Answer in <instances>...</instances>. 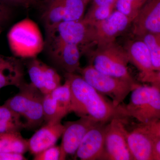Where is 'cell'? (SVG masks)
<instances>
[{
	"instance_id": "277c9868",
	"label": "cell",
	"mask_w": 160,
	"mask_h": 160,
	"mask_svg": "<svg viewBox=\"0 0 160 160\" xmlns=\"http://www.w3.org/2000/svg\"><path fill=\"white\" fill-rule=\"evenodd\" d=\"M126 50L115 42L97 45L89 55V64L98 71L114 77L135 82L129 72Z\"/></svg>"
},
{
	"instance_id": "2e32d148",
	"label": "cell",
	"mask_w": 160,
	"mask_h": 160,
	"mask_svg": "<svg viewBox=\"0 0 160 160\" xmlns=\"http://www.w3.org/2000/svg\"><path fill=\"white\" fill-rule=\"evenodd\" d=\"M124 49L129 62L140 71L139 76L154 71L149 48L142 40L138 38L137 40L130 41L126 44Z\"/></svg>"
},
{
	"instance_id": "d590c367",
	"label": "cell",
	"mask_w": 160,
	"mask_h": 160,
	"mask_svg": "<svg viewBox=\"0 0 160 160\" xmlns=\"http://www.w3.org/2000/svg\"><path fill=\"white\" fill-rule=\"evenodd\" d=\"M92 5L94 6H109L115 5L116 0H92Z\"/></svg>"
},
{
	"instance_id": "6da1fadb",
	"label": "cell",
	"mask_w": 160,
	"mask_h": 160,
	"mask_svg": "<svg viewBox=\"0 0 160 160\" xmlns=\"http://www.w3.org/2000/svg\"><path fill=\"white\" fill-rule=\"evenodd\" d=\"M64 76L71 89L70 112L101 123H108L115 118H125L121 105L115 107L80 75L65 72Z\"/></svg>"
},
{
	"instance_id": "5b68a950",
	"label": "cell",
	"mask_w": 160,
	"mask_h": 160,
	"mask_svg": "<svg viewBox=\"0 0 160 160\" xmlns=\"http://www.w3.org/2000/svg\"><path fill=\"white\" fill-rule=\"evenodd\" d=\"M78 72L101 94L111 98L113 105L116 107L122 105L127 96L139 85L136 82L104 74L90 65L80 68Z\"/></svg>"
},
{
	"instance_id": "603a6c76",
	"label": "cell",
	"mask_w": 160,
	"mask_h": 160,
	"mask_svg": "<svg viewBox=\"0 0 160 160\" xmlns=\"http://www.w3.org/2000/svg\"><path fill=\"white\" fill-rule=\"evenodd\" d=\"M149 48L154 71H160V34L148 33L138 37Z\"/></svg>"
},
{
	"instance_id": "cb8c5ba5",
	"label": "cell",
	"mask_w": 160,
	"mask_h": 160,
	"mask_svg": "<svg viewBox=\"0 0 160 160\" xmlns=\"http://www.w3.org/2000/svg\"><path fill=\"white\" fill-rule=\"evenodd\" d=\"M0 72L24 79L22 63L16 58L0 55Z\"/></svg>"
},
{
	"instance_id": "ac0fdd59",
	"label": "cell",
	"mask_w": 160,
	"mask_h": 160,
	"mask_svg": "<svg viewBox=\"0 0 160 160\" xmlns=\"http://www.w3.org/2000/svg\"><path fill=\"white\" fill-rule=\"evenodd\" d=\"M46 4L42 15L47 40L52 37L57 28L64 20L65 5L63 0H45Z\"/></svg>"
},
{
	"instance_id": "3957f363",
	"label": "cell",
	"mask_w": 160,
	"mask_h": 160,
	"mask_svg": "<svg viewBox=\"0 0 160 160\" xmlns=\"http://www.w3.org/2000/svg\"><path fill=\"white\" fill-rule=\"evenodd\" d=\"M7 38L12 54L21 58H36L45 46L39 28L28 18L13 25L8 32Z\"/></svg>"
},
{
	"instance_id": "83f0119b",
	"label": "cell",
	"mask_w": 160,
	"mask_h": 160,
	"mask_svg": "<svg viewBox=\"0 0 160 160\" xmlns=\"http://www.w3.org/2000/svg\"><path fill=\"white\" fill-rule=\"evenodd\" d=\"M61 155L60 146H51L34 156V160H59Z\"/></svg>"
},
{
	"instance_id": "ba28073f",
	"label": "cell",
	"mask_w": 160,
	"mask_h": 160,
	"mask_svg": "<svg viewBox=\"0 0 160 160\" xmlns=\"http://www.w3.org/2000/svg\"><path fill=\"white\" fill-rule=\"evenodd\" d=\"M131 23L129 18L122 12L113 11L106 19L90 25L92 44L97 46L115 42L116 38Z\"/></svg>"
},
{
	"instance_id": "7402d4cb",
	"label": "cell",
	"mask_w": 160,
	"mask_h": 160,
	"mask_svg": "<svg viewBox=\"0 0 160 160\" xmlns=\"http://www.w3.org/2000/svg\"><path fill=\"white\" fill-rule=\"evenodd\" d=\"M158 120H160V90L152 86L150 99L140 123L149 122Z\"/></svg>"
},
{
	"instance_id": "8992f818",
	"label": "cell",
	"mask_w": 160,
	"mask_h": 160,
	"mask_svg": "<svg viewBox=\"0 0 160 160\" xmlns=\"http://www.w3.org/2000/svg\"><path fill=\"white\" fill-rule=\"evenodd\" d=\"M124 122L123 118H115L106 124L104 160H133L127 144Z\"/></svg>"
},
{
	"instance_id": "4fadbf2b",
	"label": "cell",
	"mask_w": 160,
	"mask_h": 160,
	"mask_svg": "<svg viewBox=\"0 0 160 160\" xmlns=\"http://www.w3.org/2000/svg\"><path fill=\"white\" fill-rule=\"evenodd\" d=\"M54 35L66 42L78 46L92 43L91 26L85 22L83 19L63 21L58 26Z\"/></svg>"
},
{
	"instance_id": "e0dca14e",
	"label": "cell",
	"mask_w": 160,
	"mask_h": 160,
	"mask_svg": "<svg viewBox=\"0 0 160 160\" xmlns=\"http://www.w3.org/2000/svg\"><path fill=\"white\" fill-rule=\"evenodd\" d=\"M152 86L138 85L132 91L130 101L126 105H121L125 117H131L142 122L143 114L150 99Z\"/></svg>"
},
{
	"instance_id": "9a60e30c",
	"label": "cell",
	"mask_w": 160,
	"mask_h": 160,
	"mask_svg": "<svg viewBox=\"0 0 160 160\" xmlns=\"http://www.w3.org/2000/svg\"><path fill=\"white\" fill-rule=\"evenodd\" d=\"M128 147L133 160H154V140L148 132L136 126L126 131Z\"/></svg>"
},
{
	"instance_id": "9c48e42d",
	"label": "cell",
	"mask_w": 160,
	"mask_h": 160,
	"mask_svg": "<svg viewBox=\"0 0 160 160\" xmlns=\"http://www.w3.org/2000/svg\"><path fill=\"white\" fill-rule=\"evenodd\" d=\"M98 123L86 117H80L76 121L66 122L60 146L59 160H66L68 156L75 154L87 132Z\"/></svg>"
},
{
	"instance_id": "5bb4252c",
	"label": "cell",
	"mask_w": 160,
	"mask_h": 160,
	"mask_svg": "<svg viewBox=\"0 0 160 160\" xmlns=\"http://www.w3.org/2000/svg\"><path fill=\"white\" fill-rule=\"evenodd\" d=\"M65 126L61 122L46 123L28 139V151L33 155L55 145L62 137Z\"/></svg>"
},
{
	"instance_id": "4316f807",
	"label": "cell",
	"mask_w": 160,
	"mask_h": 160,
	"mask_svg": "<svg viewBox=\"0 0 160 160\" xmlns=\"http://www.w3.org/2000/svg\"><path fill=\"white\" fill-rule=\"evenodd\" d=\"M146 0H116L115 9L129 18L132 22Z\"/></svg>"
},
{
	"instance_id": "836d02e7",
	"label": "cell",
	"mask_w": 160,
	"mask_h": 160,
	"mask_svg": "<svg viewBox=\"0 0 160 160\" xmlns=\"http://www.w3.org/2000/svg\"><path fill=\"white\" fill-rule=\"evenodd\" d=\"M27 160L22 153L8 152H0V160Z\"/></svg>"
},
{
	"instance_id": "1f68e13d",
	"label": "cell",
	"mask_w": 160,
	"mask_h": 160,
	"mask_svg": "<svg viewBox=\"0 0 160 160\" xmlns=\"http://www.w3.org/2000/svg\"><path fill=\"white\" fill-rule=\"evenodd\" d=\"M0 3L9 7L17 6L29 8L38 4L34 0H0Z\"/></svg>"
},
{
	"instance_id": "7a4b0ae2",
	"label": "cell",
	"mask_w": 160,
	"mask_h": 160,
	"mask_svg": "<svg viewBox=\"0 0 160 160\" xmlns=\"http://www.w3.org/2000/svg\"><path fill=\"white\" fill-rule=\"evenodd\" d=\"M18 88V93L6 101L4 105L25 119L26 129H37L44 121L45 95L31 82H25Z\"/></svg>"
},
{
	"instance_id": "d4e9b609",
	"label": "cell",
	"mask_w": 160,
	"mask_h": 160,
	"mask_svg": "<svg viewBox=\"0 0 160 160\" xmlns=\"http://www.w3.org/2000/svg\"><path fill=\"white\" fill-rule=\"evenodd\" d=\"M65 8L64 21H77L83 18L88 3L86 0H63Z\"/></svg>"
},
{
	"instance_id": "e575fe53",
	"label": "cell",
	"mask_w": 160,
	"mask_h": 160,
	"mask_svg": "<svg viewBox=\"0 0 160 160\" xmlns=\"http://www.w3.org/2000/svg\"><path fill=\"white\" fill-rule=\"evenodd\" d=\"M153 138L154 140V160H160V138L154 137Z\"/></svg>"
},
{
	"instance_id": "30bf717a",
	"label": "cell",
	"mask_w": 160,
	"mask_h": 160,
	"mask_svg": "<svg viewBox=\"0 0 160 160\" xmlns=\"http://www.w3.org/2000/svg\"><path fill=\"white\" fill-rule=\"evenodd\" d=\"M107 123H98L89 129L75 153L82 160H104L105 132Z\"/></svg>"
},
{
	"instance_id": "52a82bcc",
	"label": "cell",
	"mask_w": 160,
	"mask_h": 160,
	"mask_svg": "<svg viewBox=\"0 0 160 160\" xmlns=\"http://www.w3.org/2000/svg\"><path fill=\"white\" fill-rule=\"evenodd\" d=\"M52 60L66 73H76L80 68V52L77 45L64 42L56 36L47 40Z\"/></svg>"
},
{
	"instance_id": "44dd1931",
	"label": "cell",
	"mask_w": 160,
	"mask_h": 160,
	"mask_svg": "<svg viewBox=\"0 0 160 160\" xmlns=\"http://www.w3.org/2000/svg\"><path fill=\"white\" fill-rule=\"evenodd\" d=\"M62 85H60L50 92L57 104L60 113L64 118L70 112L71 103V92L70 84L68 80L65 79Z\"/></svg>"
},
{
	"instance_id": "74e56055",
	"label": "cell",
	"mask_w": 160,
	"mask_h": 160,
	"mask_svg": "<svg viewBox=\"0 0 160 160\" xmlns=\"http://www.w3.org/2000/svg\"><path fill=\"white\" fill-rule=\"evenodd\" d=\"M92 1V0H86V2H87V3H88L90 1Z\"/></svg>"
},
{
	"instance_id": "d6a6232c",
	"label": "cell",
	"mask_w": 160,
	"mask_h": 160,
	"mask_svg": "<svg viewBox=\"0 0 160 160\" xmlns=\"http://www.w3.org/2000/svg\"><path fill=\"white\" fill-rule=\"evenodd\" d=\"M11 15L10 7L0 3V34L9 22Z\"/></svg>"
},
{
	"instance_id": "8d00e7d4",
	"label": "cell",
	"mask_w": 160,
	"mask_h": 160,
	"mask_svg": "<svg viewBox=\"0 0 160 160\" xmlns=\"http://www.w3.org/2000/svg\"><path fill=\"white\" fill-rule=\"evenodd\" d=\"M34 1L38 3V2H43V1H45V0H34Z\"/></svg>"
},
{
	"instance_id": "f546056e",
	"label": "cell",
	"mask_w": 160,
	"mask_h": 160,
	"mask_svg": "<svg viewBox=\"0 0 160 160\" xmlns=\"http://www.w3.org/2000/svg\"><path fill=\"white\" fill-rule=\"evenodd\" d=\"M24 79L14 77L0 72V89L6 86H13L18 88L23 82Z\"/></svg>"
},
{
	"instance_id": "4dcf8cb0",
	"label": "cell",
	"mask_w": 160,
	"mask_h": 160,
	"mask_svg": "<svg viewBox=\"0 0 160 160\" xmlns=\"http://www.w3.org/2000/svg\"><path fill=\"white\" fill-rule=\"evenodd\" d=\"M139 79L143 82L149 83L160 90V71H153L150 73L139 76Z\"/></svg>"
},
{
	"instance_id": "ffe728a7",
	"label": "cell",
	"mask_w": 160,
	"mask_h": 160,
	"mask_svg": "<svg viewBox=\"0 0 160 160\" xmlns=\"http://www.w3.org/2000/svg\"><path fill=\"white\" fill-rule=\"evenodd\" d=\"M28 151V140L21 132H10L0 134V152H19L24 154Z\"/></svg>"
},
{
	"instance_id": "d6986e66",
	"label": "cell",
	"mask_w": 160,
	"mask_h": 160,
	"mask_svg": "<svg viewBox=\"0 0 160 160\" xmlns=\"http://www.w3.org/2000/svg\"><path fill=\"white\" fill-rule=\"evenodd\" d=\"M20 115L5 105L0 106V134L10 132H21L26 129L25 122Z\"/></svg>"
},
{
	"instance_id": "484cf974",
	"label": "cell",
	"mask_w": 160,
	"mask_h": 160,
	"mask_svg": "<svg viewBox=\"0 0 160 160\" xmlns=\"http://www.w3.org/2000/svg\"><path fill=\"white\" fill-rule=\"evenodd\" d=\"M115 8V5L98 6L92 5L83 20L89 25H93L109 18Z\"/></svg>"
},
{
	"instance_id": "7c38bea8",
	"label": "cell",
	"mask_w": 160,
	"mask_h": 160,
	"mask_svg": "<svg viewBox=\"0 0 160 160\" xmlns=\"http://www.w3.org/2000/svg\"><path fill=\"white\" fill-rule=\"evenodd\" d=\"M132 23V32L138 37L160 34V0H146Z\"/></svg>"
},
{
	"instance_id": "8fae6325",
	"label": "cell",
	"mask_w": 160,
	"mask_h": 160,
	"mask_svg": "<svg viewBox=\"0 0 160 160\" xmlns=\"http://www.w3.org/2000/svg\"><path fill=\"white\" fill-rule=\"evenodd\" d=\"M26 65L31 82L45 95L61 85L57 72L36 58L29 59Z\"/></svg>"
},
{
	"instance_id": "f1b7e54d",
	"label": "cell",
	"mask_w": 160,
	"mask_h": 160,
	"mask_svg": "<svg viewBox=\"0 0 160 160\" xmlns=\"http://www.w3.org/2000/svg\"><path fill=\"white\" fill-rule=\"evenodd\" d=\"M138 127L154 137L160 138V120L145 123H140Z\"/></svg>"
}]
</instances>
